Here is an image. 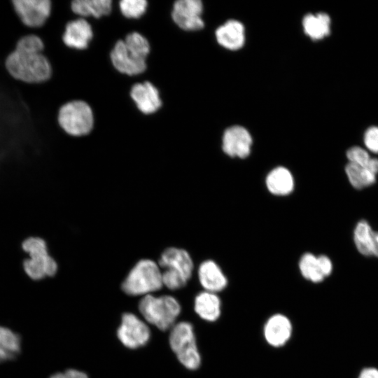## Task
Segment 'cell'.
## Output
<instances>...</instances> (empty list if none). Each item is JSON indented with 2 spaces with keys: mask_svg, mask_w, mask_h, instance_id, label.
<instances>
[{
  "mask_svg": "<svg viewBox=\"0 0 378 378\" xmlns=\"http://www.w3.org/2000/svg\"><path fill=\"white\" fill-rule=\"evenodd\" d=\"M358 378H378V370L372 368L364 369Z\"/></svg>",
  "mask_w": 378,
  "mask_h": 378,
  "instance_id": "f1b7e54d",
  "label": "cell"
},
{
  "mask_svg": "<svg viewBox=\"0 0 378 378\" xmlns=\"http://www.w3.org/2000/svg\"><path fill=\"white\" fill-rule=\"evenodd\" d=\"M50 378H68L65 372H59L52 375Z\"/></svg>",
  "mask_w": 378,
  "mask_h": 378,
  "instance_id": "1f68e13d",
  "label": "cell"
},
{
  "mask_svg": "<svg viewBox=\"0 0 378 378\" xmlns=\"http://www.w3.org/2000/svg\"><path fill=\"white\" fill-rule=\"evenodd\" d=\"M163 286L162 270L150 259L137 262L122 284V289L130 295H148Z\"/></svg>",
  "mask_w": 378,
  "mask_h": 378,
  "instance_id": "5b68a950",
  "label": "cell"
},
{
  "mask_svg": "<svg viewBox=\"0 0 378 378\" xmlns=\"http://www.w3.org/2000/svg\"><path fill=\"white\" fill-rule=\"evenodd\" d=\"M330 16L323 12L308 13L303 18L302 27L304 33L313 40H321L330 34Z\"/></svg>",
  "mask_w": 378,
  "mask_h": 378,
  "instance_id": "44dd1931",
  "label": "cell"
},
{
  "mask_svg": "<svg viewBox=\"0 0 378 378\" xmlns=\"http://www.w3.org/2000/svg\"><path fill=\"white\" fill-rule=\"evenodd\" d=\"M150 52L148 40L143 34L133 31L124 40L115 43L111 51L110 59L119 73L130 76H137L146 70V60Z\"/></svg>",
  "mask_w": 378,
  "mask_h": 378,
  "instance_id": "7a4b0ae2",
  "label": "cell"
},
{
  "mask_svg": "<svg viewBox=\"0 0 378 378\" xmlns=\"http://www.w3.org/2000/svg\"><path fill=\"white\" fill-rule=\"evenodd\" d=\"M216 37L218 43L225 48L238 50L244 44V27L237 20H228L216 29Z\"/></svg>",
  "mask_w": 378,
  "mask_h": 378,
  "instance_id": "ac0fdd59",
  "label": "cell"
},
{
  "mask_svg": "<svg viewBox=\"0 0 378 378\" xmlns=\"http://www.w3.org/2000/svg\"><path fill=\"white\" fill-rule=\"evenodd\" d=\"M292 324L286 316L276 314L270 316L263 328L266 342L274 347L286 344L292 335Z\"/></svg>",
  "mask_w": 378,
  "mask_h": 378,
  "instance_id": "9a60e30c",
  "label": "cell"
},
{
  "mask_svg": "<svg viewBox=\"0 0 378 378\" xmlns=\"http://www.w3.org/2000/svg\"><path fill=\"white\" fill-rule=\"evenodd\" d=\"M13 4L22 22L29 27L42 26L49 18L52 9L49 0H15Z\"/></svg>",
  "mask_w": 378,
  "mask_h": 378,
  "instance_id": "8fae6325",
  "label": "cell"
},
{
  "mask_svg": "<svg viewBox=\"0 0 378 378\" xmlns=\"http://www.w3.org/2000/svg\"><path fill=\"white\" fill-rule=\"evenodd\" d=\"M346 155L349 160L348 162L367 168L372 158L368 150L358 146L349 148L346 150Z\"/></svg>",
  "mask_w": 378,
  "mask_h": 378,
  "instance_id": "4316f807",
  "label": "cell"
},
{
  "mask_svg": "<svg viewBox=\"0 0 378 378\" xmlns=\"http://www.w3.org/2000/svg\"><path fill=\"white\" fill-rule=\"evenodd\" d=\"M139 308L148 322L162 330L172 327L181 313L179 302L170 295H146L139 302Z\"/></svg>",
  "mask_w": 378,
  "mask_h": 378,
  "instance_id": "8992f818",
  "label": "cell"
},
{
  "mask_svg": "<svg viewBox=\"0 0 378 378\" xmlns=\"http://www.w3.org/2000/svg\"><path fill=\"white\" fill-rule=\"evenodd\" d=\"M57 120L61 128L73 136L88 134L94 122L91 106L83 100H73L62 105L58 112Z\"/></svg>",
  "mask_w": 378,
  "mask_h": 378,
  "instance_id": "52a82bcc",
  "label": "cell"
},
{
  "mask_svg": "<svg viewBox=\"0 0 378 378\" xmlns=\"http://www.w3.org/2000/svg\"><path fill=\"white\" fill-rule=\"evenodd\" d=\"M65 372L68 378H88L85 373L77 370H68Z\"/></svg>",
  "mask_w": 378,
  "mask_h": 378,
  "instance_id": "f546056e",
  "label": "cell"
},
{
  "mask_svg": "<svg viewBox=\"0 0 378 378\" xmlns=\"http://www.w3.org/2000/svg\"><path fill=\"white\" fill-rule=\"evenodd\" d=\"M199 281L204 290L218 293L227 285V279L220 266L212 260H206L198 267Z\"/></svg>",
  "mask_w": 378,
  "mask_h": 378,
  "instance_id": "2e32d148",
  "label": "cell"
},
{
  "mask_svg": "<svg viewBox=\"0 0 378 378\" xmlns=\"http://www.w3.org/2000/svg\"><path fill=\"white\" fill-rule=\"evenodd\" d=\"M130 95L137 108L146 115L155 113L162 106L158 89L149 81L134 84Z\"/></svg>",
  "mask_w": 378,
  "mask_h": 378,
  "instance_id": "4fadbf2b",
  "label": "cell"
},
{
  "mask_svg": "<svg viewBox=\"0 0 378 378\" xmlns=\"http://www.w3.org/2000/svg\"><path fill=\"white\" fill-rule=\"evenodd\" d=\"M265 185L271 194L276 196H286L294 190L295 179L288 168L279 166L267 174Z\"/></svg>",
  "mask_w": 378,
  "mask_h": 378,
  "instance_id": "e0dca14e",
  "label": "cell"
},
{
  "mask_svg": "<svg viewBox=\"0 0 378 378\" xmlns=\"http://www.w3.org/2000/svg\"><path fill=\"white\" fill-rule=\"evenodd\" d=\"M298 266L302 276L313 283H320L328 276L320 255L304 253L300 258Z\"/></svg>",
  "mask_w": 378,
  "mask_h": 378,
  "instance_id": "7402d4cb",
  "label": "cell"
},
{
  "mask_svg": "<svg viewBox=\"0 0 378 378\" xmlns=\"http://www.w3.org/2000/svg\"><path fill=\"white\" fill-rule=\"evenodd\" d=\"M194 309L201 318L213 322L220 315L221 301L216 293L203 290L196 295Z\"/></svg>",
  "mask_w": 378,
  "mask_h": 378,
  "instance_id": "d6986e66",
  "label": "cell"
},
{
  "mask_svg": "<svg viewBox=\"0 0 378 378\" xmlns=\"http://www.w3.org/2000/svg\"><path fill=\"white\" fill-rule=\"evenodd\" d=\"M22 250L28 255L24 260L23 269L26 275L34 281L53 276L58 265L50 255L46 241L41 237H30L22 244Z\"/></svg>",
  "mask_w": 378,
  "mask_h": 378,
  "instance_id": "277c9868",
  "label": "cell"
},
{
  "mask_svg": "<svg viewBox=\"0 0 378 378\" xmlns=\"http://www.w3.org/2000/svg\"><path fill=\"white\" fill-rule=\"evenodd\" d=\"M44 44L36 35L21 38L15 50L6 58V67L15 78L23 82L38 83L46 81L52 75V67L42 53Z\"/></svg>",
  "mask_w": 378,
  "mask_h": 378,
  "instance_id": "6da1fadb",
  "label": "cell"
},
{
  "mask_svg": "<svg viewBox=\"0 0 378 378\" xmlns=\"http://www.w3.org/2000/svg\"><path fill=\"white\" fill-rule=\"evenodd\" d=\"M169 344L179 362L187 369L197 370L201 364V356L196 344L192 325L181 321L172 327Z\"/></svg>",
  "mask_w": 378,
  "mask_h": 378,
  "instance_id": "ba28073f",
  "label": "cell"
},
{
  "mask_svg": "<svg viewBox=\"0 0 378 378\" xmlns=\"http://www.w3.org/2000/svg\"><path fill=\"white\" fill-rule=\"evenodd\" d=\"M347 178L355 189L361 190L376 183L377 175L367 167L348 162L345 166Z\"/></svg>",
  "mask_w": 378,
  "mask_h": 378,
  "instance_id": "d4e9b609",
  "label": "cell"
},
{
  "mask_svg": "<svg viewBox=\"0 0 378 378\" xmlns=\"http://www.w3.org/2000/svg\"><path fill=\"white\" fill-rule=\"evenodd\" d=\"M117 335L126 347L136 349L145 345L150 333L147 325L132 313L124 314Z\"/></svg>",
  "mask_w": 378,
  "mask_h": 378,
  "instance_id": "9c48e42d",
  "label": "cell"
},
{
  "mask_svg": "<svg viewBox=\"0 0 378 378\" xmlns=\"http://www.w3.org/2000/svg\"><path fill=\"white\" fill-rule=\"evenodd\" d=\"M112 8L113 1L111 0H74L71 3V11L81 18H100L109 15Z\"/></svg>",
  "mask_w": 378,
  "mask_h": 378,
  "instance_id": "ffe728a7",
  "label": "cell"
},
{
  "mask_svg": "<svg viewBox=\"0 0 378 378\" xmlns=\"http://www.w3.org/2000/svg\"><path fill=\"white\" fill-rule=\"evenodd\" d=\"M158 265L162 270L164 285L170 290L185 286L190 279L194 264L189 253L185 249L169 247L161 254Z\"/></svg>",
  "mask_w": 378,
  "mask_h": 378,
  "instance_id": "3957f363",
  "label": "cell"
},
{
  "mask_svg": "<svg viewBox=\"0 0 378 378\" xmlns=\"http://www.w3.org/2000/svg\"><path fill=\"white\" fill-rule=\"evenodd\" d=\"M253 139L244 127L234 125L227 128L223 136L222 148L231 158H246L251 150Z\"/></svg>",
  "mask_w": 378,
  "mask_h": 378,
  "instance_id": "7c38bea8",
  "label": "cell"
},
{
  "mask_svg": "<svg viewBox=\"0 0 378 378\" xmlns=\"http://www.w3.org/2000/svg\"><path fill=\"white\" fill-rule=\"evenodd\" d=\"M20 336L10 329L0 326V363L15 358L20 351Z\"/></svg>",
  "mask_w": 378,
  "mask_h": 378,
  "instance_id": "cb8c5ba5",
  "label": "cell"
},
{
  "mask_svg": "<svg viewBox=\"0 0 378 378\" xmlns=\"http://www.w3.org/2000/svg\"><path fill=\"white\" fill-rule=\"evenodd\" d=\"M374 232L366 220H359L354 227V242L357 251L364 256H372Z\"/></svg>",
  "mask_w": 378,
  "mask_h": 378,
  "instance_id": "603a6c76",
  "label": "cell"
},
{
  "mask_svg": "<svg viewBox=\"0 0 378 378\" xmlns=\"http://www.w3.org/2000/svg\"><path fill=\"white\" fill-rule=\"evenodd\" d=\"M372 256L378 258V231L374 232Z\"/></svg>",
  "mask_w": 378,
  "mask_h": 378,
  "instance_id": "4dcf8cb0",
  "label": "cell"
},
{
  "mask_svg": "<svg viewBox=\"0 0 378 378\" xmlns=\"http://www.w3.org/2000/svg\"><path fill=\"white\" fill-rule=\"evenodd\" d=\"M148 1L146 0H122L119 8L122 15L129 19H138L146 11Z\"/></svg>",
  "mask_w": 378,
  "mask_h": 378,
  "instance_id": "484cf974",
  "label": "cell"
},
{
  "mask_svg": "<svg viewBox=\"0 0 378 378\" xmlns=\"http://www.w3.org/2000/svg\"><path fill=\"white\" fill-rule=\"evenodd\" d=\"M203 5L200 0H178L174 2L172 18L174 23L186 31H196L204 27L201 18Z\"/></svg>",
  "mask_w": 378,
  "mask_h": 378,
  "instance_id": "30bf717a",
  "label": "cell"
},
{
  "mask_svg": "<svg viewBox=\"0 0 378 378\" xmlns=\"http://www.w3.org/2000/svg\"><path fill=\"white\" fill-rule=\"evenodd\" d=\"M92 38V26L86 20L80 18L66 24L62 41L69 48L81 50L88 47Z\"/></svg>",
  "mask_w": 378,
  "mask_h": 378,
  "instance_id": "5bb4252c",
  "label": "cell"
},
{
  "mask_svg": "<svg viewBox=\"0 0 378 378\" xmlns=\"http://www.w3.org/2000/svg\"><path fill=\"white\" fill-rule=\"evenodd\" d=\"M363 143L367 150L378 154V126H371L365 130Z\"/></svg>",
  "mask_w": 378,
  "mask_h": 378,
  "instance_id": "83f0119b",
  "label": "cell"
}]
</instances>
